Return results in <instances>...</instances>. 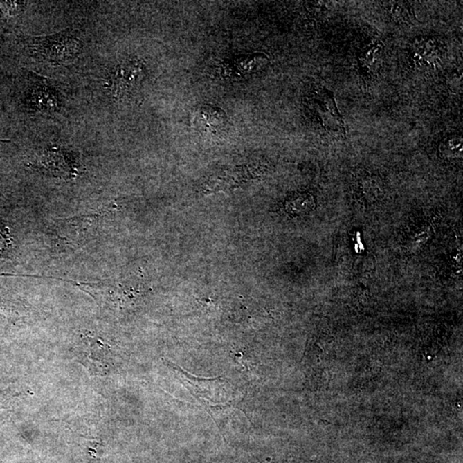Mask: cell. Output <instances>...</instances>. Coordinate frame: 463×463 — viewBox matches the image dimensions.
<instances>
[{"instance_id":"cell-1","label":"cell","mask_w":463,"mask_h":463,"mask_svg":"<svg viewBox=\"0 0 463 463\" xmlns=\"http://www.w3.org/2000/svg\"><path fill=\"white\" fill-rule=\"evenodd\" d=\"M310 107L323 130L336 138L346 135L345 125L333 92L325 87H318L311 96Z\"/></svg>"},{"instance_id":"cell-2","label":"cell","mask_w":463,"mask_h":463,"mask_svg":"<svg viewBox=\"0 0 463 463\" xmlns=\"http://www.w3.org/2000/svg\"><path fill=\"white\" fill-rule=\"evenodd\" d=\"M78 39L69 35H57L39 39L37 44L39 53L59 63H66L76 56L78 51Z\"/></svg>"},{"instance_id":"cell-3","label":"cell","mask_w":463,"mask_h":463,"mask_svg":"<svg viewBox=\"0 0 463 463\" xmlns=\"http://www.w3.org/2000/svg\"><path fill=\"white\" fill-rule=\"evenodd\" d=\"M194 123L199 131L217 134L228 124L226 113L217 107L203 106L194 113Z\"/></svg>"},{"instance_id":"cell-4","label":"cell","mask_w":463,"mask_h":463,"mask_svg":"<svg viewBox=\"0 0 463 463\" xmlns=\"http://www.w3.org/2000/svg\"><path fill=\"white\" fill-rule=\"evenodd\" d=\"M142 67L138 64L127 63L118 66L113 76L112 94L114 98H120L129 89L134 88Z\"/></svg>"},{"instance_id":"cell-5","label":"cell","mask_w":463,"mask_h":463,"mask_svg":"<svg viewBox=\"0 0 463 463\" xmlns=\"http://www.w3.org/2000/svg\"><path fill=\"white\" fill-rule=\"evenodd\" d=\"M269 57L263 53L253 55L238 57L229 61L226 66V71L235 76L245 77L246 75L257 73L268 64Z\"/></svg>"},{"instance_id":"cell-6","label":"cell","mask_w":463,"mask_h":463,"mask_svg":"<svg viewBox=\"0 0 463 463\" xmlns=\"http://www.w3.org/2000/svg\"><path fill=\"white\" fill-rule=\"evenodd\" d=\"M39 163L53 173L59 175H73L74 168L71 161L60 149H51L46 150L39 158Z\"/></svg>"},{"instance_id":"cell-7","label":"cell","mask_w":463,"mask_h":463,"mask_svg":"<svg viewBox=\"0 0 463 463\" xmlns=\"http://www.w3.org/2000/svg\"><path fill=\"white\" fill-rule=\"evenodd\" d=\"M383 45L381 42L375 41L365 48L358 57V64L365 74L373 75L379 73L382 66Z\"/></svg>"},{"instance_id":"cell-8","label":"cell","mask_w":463,"mask_h":463,"mask_svg":"<svg viewBox=\"0 0 463 463\" xmlns=\"http://www.w3.org/2000/svg\"><path fill=\"white\" fill-rule=\"evenodd\" d=\"M286 209L293 215H304L315 209L314 196L309 193L300 194L286 204Z\"/></svg>"},{"instance_id":"cell-9","label":"cell","mask_w":463,"mask_h":463,"mask_svg":"<svg viewBox=\"0 0 463 463\" xmlns=\"http://www.w3.org/2000/svg\"><path fill=\"white\" fill-rule=\"evenodd\" d=\"M356 182H358V192H360L362 196L370 199V197H374L379 195V184L378 179L375 176L364 174Z\"/></svg>"},{"instance_id":"cell-10","label":"cell","mask_w":463,"mask_h":463,"mask_svg":"<svg viewBox=\"0 0 463 463\" xmlns=\"http://www.w3.org/2000/svg\"><path fill=\"white\" fill-rule=\"evenodd\" d=\"M462 152V136L453 135L447 136L440 145V153L446 157L459 156Z\"/></svg>"},{"instance_id":"cell-11","label":"cell","mask_w":463,"mask_h":463,"mask_svg":"<svg viewBox=\"0 0 463 463\" xmlns=\"http://www.w3.org/2000/svg\"><path fill=\"white\" fill-rule=\"evenodd\" d=\"M388 12L393 19L398 21H406L411 19L412 8L404 2H388L385 3Z\"/></svg>"},{"instance_id":"cell-12","label":"cell","mask_w":463,"mask_h":463,"mask_svg":"<svg viewBox=\"0 0 463 463\" xmlns=\"http://www.w3.org/2000/svg\"><path fill=\"white\" fill-rule=\"evenodd\" d=\"M12 245V238L10 236L9 228L3 224V219L0 217V251L9 248Z\"/></svg>"},{"instance_id":"cell-13","label":"cell","mask_w":463,"mask_h":463,"mask_svg":"<svg viewBox=\"0 0 463 463\" xmlns=\"http://www.w3.org/2000/svg\"><path fill=\"white\" fill-rule=\"evenodd\" d=\"M3 12L8 14L10 16L17 15L19 14L21 6L17 2H1L0 3Z\"/></svg>"}]
</instances>
